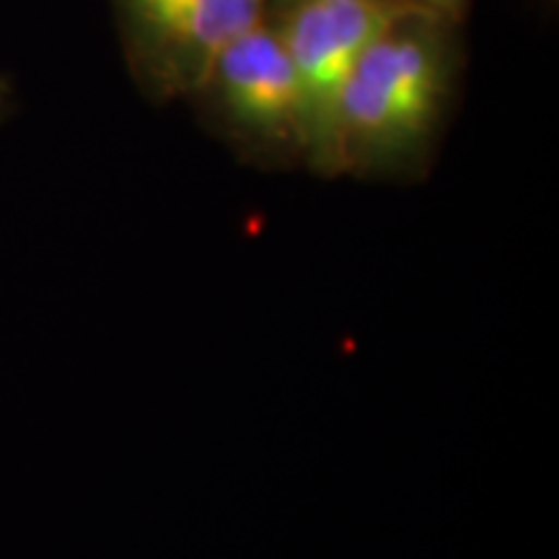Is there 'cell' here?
I'll list each match as a JSON object with an SVG mask.
<instances>
[{
  "label": "cell",
  "mask_w": 559,
  "mask_h": 559,
  "mask_svg": "<svg viewBox=\"0 0 559 559\" xmlns=\"http://www.w3.org/2000/svg\"><path fill=\"white\" fill-rule=\"evenodd\" d=\"M407 3L340 0L298 3L267 11L264 19L283 41L296 73L306 128V171L340 179L337 117L349 75L360 55Z\"/></svg>",
  "instance_id": "obj_3"
},
{
  "label": "cell",
  "mask_w": 559,
  "mask_h": 559,
  "mask_svg": "<svg viewBox=\"0 0 559 559\" xmlns=\"http://www.w3.org/2000/svg\"><path fill=\"white\" fill-rule=\"evenodd\" d=\"M124 66L151 104L187 102L218 52L267 0H111Z\"/></svg>",
  "instance_id": "obj_4"
},
{
  "label": "cell",
  "mask_w": 559,
  "mask_h": 559,
  "mask_svg": "<svg viewBox=\"0 0 559 559\" xmlns=\"http://www.w3.org/2000/svg\"><path fill=\"white\" fill-rule=\"evenodd\" d=\"M461 26L407 5L370 41L340 102V177L394 185L428 177L464 79Z\"/></svg>",
  "instance_id": "obj_1"
},
{
  "label": "cell",
  "mask_w": 559,
  "mask_h": 559,
  "mask_svg": "<svg viewBox=\"0 0 559 559\" xmlns=\"http://www.w3.org/2000/svg\"><path fill=\"white\" fill-rule=\"evenodd\" d=\"M402 3L417 5V9L436 11V13H440V16H449L453 21H459V24H464L472 0H402Z\"/></svg>",
  "instance_id": "obj_5"
},
{
  "label": "cell",
  "mask_w": 559,
  "mask_h": 559,
  "mask_svg": "<svg viewBox=\"0 0 559 559\" xmlns=\"http://www.w3.org/2000/svg\"><path fill=\"white\" fill-rule=\"evenodd\" d=\"M298 3H340V0H267V11L288 9V5ZM386 3H402V0H386Z\"/></svg>",
  "instance_id": "obj_6"
},
{
  "label": "cell",
  "mask_w": 559,
  "mask_h": 559,
  "mask_svg": "<svg viewBox=\"0 0 559 559\" xmlns=\"http://www.w3.org/2000/svg\"><path fill=\"white\" fill-rule=\"evenodd\" d=\"M187 104L241 164L260 171L306 166L298 81L267 19L223 47Z\"/></svg>",
  "instance_id": "obj_2"
}]
</instances>
